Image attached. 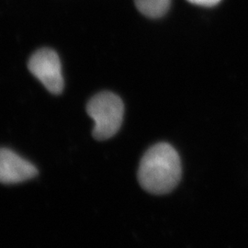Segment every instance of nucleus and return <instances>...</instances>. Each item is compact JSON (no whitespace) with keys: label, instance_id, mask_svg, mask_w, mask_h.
<instances>
[{"label":"nucleus","instance_id":"f257e3e1","mask_svg":"<svg viewBox=\"0 0 248 248\" xmlns=\"http://www.w3.org/2000/svg\"><path fill=\"white\" fill-rule=\"evenodd\" d=\"M181 173V161L176 149L168 142H159L143 155L138 169V180L147 192L163 195L177 186Z\"/></svg>","mask_w":248,"mask_h":248},{"label":"nucleus","instance_id":"f03ea898","mask_svg":"<svg viewBox=\"0 0 248 248\" xmlns=\"http://www.w3.org/2000/svg\"><path fill=\"white\" fill-rule=\"evenodd\" d=\"M87 111L94 121L93 136L98 141L111 138L119 132L124 121V105L111 92H101L89 100Z\"/></svg>","mask_w":248,"mask_h":248},{"label":"nucleus","instance_id":"7ed1b4c3","mask_svg":"<svg viewBox=\"0 0 248 248\" xmlns=\"http://www.w3.org/2000/svg\"><path fill=\"white\" fill-rule=\"evenodd\" d=\"M29 69L51 93L57 95L62 92V65L54 51L47 48L37 51L29 61Z\"/></svg>","mask_w":248,"mask_h":248},{"label":"nucleus","instance_id":"20e7f679","mask_svg":"<svg viewBox=\"0 0 248 248\" xmlns=\"http://www.w3.org/2000/svg\"><path fill=\"white\" fill-rule=\"evenodd\" d=\"M39 171L30 161L14 151L0 148V183L13 185L28 181L37 177Z\"/></svg>","mask_w":248,"mask_h":248},{"label":"nucleus","instance_id":"39448f33","mask_svg":"<svg viewBox=\"0 0 248 248\" xmlns=\"http://www.w3.org/2000/svg\"><path fill=\"white\" fill-rule=\"evenodd\" d=\"M134 3L144 16L157 18L163 17L169 11L171 0H134Z\"/></svg>","mask_w":248,"mask_h":248},{"label":"nucleus","instance_id":"423d86ee","mask_svg":"<svg viewBox=\"0 0 248 248\" xmlns=\"http://www.w3.org/2000/svg\"><path fill=\"white\" fill-rule=\"evenodd\" d=\"M188 2L202 7H213L217 5L221 0H187Z\"/></svg>","mask_w":248,"mask_h":248}]
</instances>
